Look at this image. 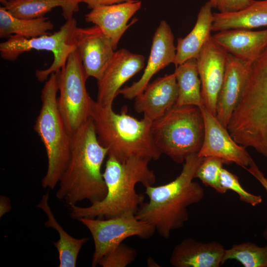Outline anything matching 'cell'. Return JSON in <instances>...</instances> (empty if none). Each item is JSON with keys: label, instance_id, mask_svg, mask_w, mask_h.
Wrapping results in <instances>:
<instances>
[{"label": "cell", "instance_id": "6da1fadb", "mask_svg": "<svg viewBox=\"0 0 267 267\" xmlns=\"http://www.w3.org/2000/svg\"><path fill=\"white\" fill-rule=\"evenodd\" d=\"M204 158L192 154L186 158L180 174L174 180L145 187L149 201L140 205L135 217L153 225L164 239L184 225L188 220V207L200 202L204 196L203 187L193 181Z\"/></svg>", "mask_w": 267, "mask_h": 267}, {"label": "cell", "instance_id": "7a4b0ae2", "mask_svg": "<svg viewBox=\"0 0 267 267\" xmlns=\"http://www.w3.org/2000/svg\"><path fill=\"white\" fill-rule=\"evenodd\" d=\"M70 160L59 181L57 198L68 206L87 199L94 203L107 193L101 167L108 150L99 142L90 118L72 135Z\"/></svg>", "mask_w": 267, "mask_h": 267}, {"label": "cell", "instance_id": "3957f363", "mask_svg": "<svg viewBox=\"0 0 267 267\" xmlns=\"http://www.w3.org/2000/svg\"><path fill=\"white\" fill-rule=\"evenodd\" d=\"M150 159L132 157L120 162L108 156L103 177L107 187L105 197L88 207L76 205L69 206L72 218L109 219L125 213H136L144 202V196L137 193L136 184L145 187L153 185L156 180L154 173L148 167Z\"/></svg>", "mask_w": 267, "mask_h": 267}, {"label": "cell", "instance_id": "277c9868", "mask_svg": "<svg viewBox=\"0 0 267 267\" xmlns=\"http://www.w3.org/2000/svg\"><path fill=\"white\" fill-rule=\"evenodd\" d=\"M90 118L98 140L108 150V156L120 162L132 157L157 160L161 153L155 146L151 135L152 122L143 117L138 120L127 113L124 106L119 113L112 107L99 104L93 100Z\"/></svg>", "mask_w": 267, "mask_h": 267}, {"label": "cell", "instance_id": "5b68a950", "mask_svg": "<svg viewBox=\"0 0 267 267\" xmlns=\"http://www.w3.org/2000/svg\"><path fill=\"white\" fill-rule=\"evenodd\" d=\"M227 130L236 143L267 158V46L250 65Z\"/></svg>", "mask_w": 267, "mask_h": 267}, {"label": "cell", "instance_id": "8992f818", "mask_svg": "<svg viewBox=\"0 0 267 267\" xmlns=\"http://www.w3.org/2000/svg\"><path fill=\"white\" fill-rule=\"evenodd\" d=\"M58 91L56 73H52L42 89L41 108L34 130L44 147L47 168L42 180L44 188H54L70 160L73 136L59 113L57 103Z\"/></svg>", "mask_w": 267, "mask_h": 267}, {"label": "cell", "instance_id": "52a82bcc", "mask_svg": "<svg viewBox=\"0 0 267 267\" xmlns=\"http://www.w3.org/2000/svg\"><path fill=\"white\" fill-rule=\"evenodd\" d=\"M151 135L155 146L177 163L200 150L204 136V122L200 108L175 104L152 122Z\"/></svg>", "mask_w": 267, "mask_h": 267}, {"label": "cell", "instance_id": "ba28073f", "mask_svg": "<svg viewBox=\"0 0 267 267\" xmlns=\"http://www.w3.org/2000/svg\"><path fill=\"white\" fill-rule=\"evenodd\" d=\"M57 74L59 113L72 135L90 118L93 100L88 93V79L77 51L69 55L65 65Z\"/></svg>", "mask_w": 267, "mask_h": 267}, {"label": "cell", "instance_id": "9c48e42d", "mask_svg": "<svg viewBox=\"0 0 267 267\" xmlns=\"http://www.w3.org/2000/svg\"><path fill=\"white\" fill-rule=\"evenodd\" d=\"M77 27V21L73 17L67 20L59 30L52 34L30 39L12 35L0 44V56L5 60L14 61L21 54L32 50L51 52L53 60L50 66L36 71L37 80L44 82L65 65L70 54L76 49L74 35Z\"/></svg>", "mask_w": 267, "mask_h": 267}, {"label": "cell", "instance_id": "30bf717a", "mask_svg": "<svg viewBox=\"0 0 267 267\" xmlns=\"http://www.w3.org/2000/svg\"><path fill=\"white\" fill-rule=\"evenodd\" d=\"M90 231L93 239L94 251L91 265L94 267L100 259L126 239L136 236L147 239L154 233L155 227L138 219L132 213H125L109 219L81 218L77 220Z\"/></svg>", "mask_w": 267, "mask_h": 267}, {"label": "cell", "instance_id": "8fae6325", "mask_svg": "<svg viewBox=\"0 0 267 267\" xmlns=\"http://www.w3.org/2000/svg\"><path fill=\"white\" fill-rule=\"evenodd\" d=\"M228 54L211 35L196 58L204 105L215 116Z\"/></svg>", "mask_w": 267, "mask_h": 267}, {"label": "cell", "instance_id": "7c38bea8", "mask_svg": "<svg viewBox=\"0 0 267 267\" xmlns=\"http://www.w3.org/2000/svg\"><path fill=\"white\" fill-rule=\"evenodd\" d=\"M200 109L204 122V136L198 156L216 157L227 164L234 163L245 169L248 168L253 160L246 147L236 143L227 129L204 106Z\"/></svg>", "mask_w": 267, "mask_h": 267}, {"label": "cell", "instance_id": "4fadbf2b", "mask_svg": "<svg viewBox=\"0 0 267 267\" xmlns=\"http://www.w3.org/2000/svg\"><path fill=\"white\" fill-rule=\"evenodd\" d=\"M74 44L87 78L92 77L98 80L115 51L110 38L98 26L77 27L74 35Z\"/></svg>", "mask_w": 267, "mask_h": 267}, {"label": "cell", "instance_id": "5bb4252c", "mask_svg": "<svg viewBox=\"0 0 267 267\" xmlns=\"http://www.w3.org/2000/svg\"><path fill=\"white\" fill-rule=\"evenodd\" d=\"M145 58L126 49L115 51L101 77L97 80L96 102L112 107L122 86L144 66Z\"/></svg>", "mask_w": 267, "mask_h": 267}, {"label": "cell", "instance_id": "9a60e30c", "mask_svg": "<svg viewBox=\"0 0 267 267\" xmlns=\"http://www.w3.org/2000/svg\"><path fill=\"white\" fill-rule=\"evenodd\" d=\"M176 54L173 33L169 24L162 20L153 35L150 55L143 74L137 82L120 89L118 94L128 99L135 98L143 91L156 73L174 63Z\"/></svg>", "mask_w": 267, "mask_h": 267}, {"label": "cell", "instance_id": "2e32d148", "mask_svg": "<svg viewBox=\"0 0 267 267\" xmlns=\"http://www.w3.org/2000/svg\"><path fill=\"white\" fill-rule=\"evenodd\" d=\"M251 63L229 53L222 85L216 106V117L227 129L231 116L245 87Z\"/></svg>", "mask_w": 267, "mask_h": 267}, {"label": "cell", "instance_id": "e0dca14e", "mask_svg": "<svg viewBox=\"0 0 267 267\" xmlns=\"http://www.w3.org/2000/svg\"><path fill=\"white\" fill-rule=\"evenodd\" d=\"M178 86L174 73L159 77L149 83L143 91L135 97L136 112L153 121L162 117L176 104Z\"/></svg>", "mask_w": 267, "mask_h": 267}, {"label": "cell", "instance_id": "ac0fdd59", "mask_svg": "<svg viewBox=\"0 0 267 267\" xmlns=\"http://www.w3.org/2000/svg\"><path fill=\"white\" fill-rule=\"evenodd\" d=\"M141 6L140 1L134 0L98 6L91 9L85 18L87 22L93 23L102 30L116 50L122 36L131 25L128 22Z\"/></svg>", "mask_w": 267, "mask_h": 267}, {"label": "cell", "instance_id": "d6986e66", "mask_svg": "<svg viewBox=\"0 0 267 267\" xmlns=\"http://www.w3.org/2000/svg\"><path fill=\"white\" fill-rule=\"evenodd\" d=\"M225 251L217 241L204 243L186 238L174 248L170 262L175 267H219L223 264Z\"/></svg>", "mask_w": 267, "mask_h": 267}, {"label": "cell", "instance_id": "ffe728a7", "mask_svg": "<svg viewBox=\"0 0 267 267\" xmlns=\"http://www.w3.org/2000/svg\"><path fill=\"white\" fill-rule=\"evenodd\" d=\"M214 41L228 53L252 63L267 46V29L252 31L231 29L212 36Z\"/></svg>", "mask_w": 267, "mask_h": 267}, {"label": "cell", "instance_id": "44dd1931", "mask_svg": "<svg viewBox=\"0 0 267 267\" xmlns=\"http://www.w3.org/2000/svg\"><path fill=\"white\" fill-rule=\"evenodd\" d=\"M213 8L209 1L203 5L191 32L184 38L177 39L176 54L174 64L176 67L188 59L196 58L210 38L213 21Z\"/></svg>", "mask_w": 267, "mask_h": 267}, {"label": "cell", "instance_id": "7402d4cb", "mask_svg": "<svg viewBox=\"0 0 267 267\" xmlns=\"http://www.w3.org/2000/svg\"><path fill=\"white\" fill-rule=\"evenodd\" d=\"M267 26V0H255L246 8L232 13H213L212 31L248 29Z\"/></svg>", "mask_w": 267, "mask_h": 267}, {"label": "cell", "instance_id": "603a6c76", "mask_svg": "<svg viewBox=\"0 0 267 267\" xmlns=\"http://www.w3.org/2000/svg\"><path fill=\"white\" fill-rule=\"evenodd\" d=\"M81 2L82 0H9L1 3L12 15L23 19L43 17L53 8L60 7L67 20L79 11Z\"/></svg>", "mask_w": 267, "mask_h": 267}, {"label": "cell", "instance_id": "cb8c5ba5", "mask_svg": "<svg viewBox=\"0 0 267 267\" xmlns=\"http://www.w3.org/2000/svg\"><path fill=\"white\" fill-rule=\"evenodd\" d=\"M49 193L42 196L37 207L46 215L47 220L45 226L51 227L59 233V239L53 242L58 253L59 264L58 267H75L78 254L83 245L89 240L88 237L80 239L74 238L67 233L57 222L48 203Z\"/></svg>", "mask_w": 267, "mask_h": 267}, {"label": "cell", "instance_id": "d4e9b609", "mask_svg": "<svg viewBox=\"0 0 267 267\" xmlns=\"http://www.w3.org/2000/svg\"><path fill=\"white\" fill-rule=\"evenodd\" d=\"M53 24L44 16L34 19L15 17L3 6L0 7V38L8 39L12 35L28 39L48 35Z\"/></svg>", "mask_w": 267, "mask_h": 267}, {"label": "cell", "instance_id": "484cf974", "mask_svg": "<svg viewBox=\"0 0 267 267\" xmlns=\"http://www.w3.org/2000/svg\"><path fill=\"white\" fill-rule=\"evenodd\" d=\"M174 73L178 86L176 104L194 105L199 108L204 106L196 59L191 58L178 66Z\"/></svg>", "mask_w": 267, "mask_h": 267}, {"label": "cell", "instance_id": "4316f807", "mask_svg": "<svg viewBox=\"0 0 267 267\" xmlns=\"http://www.w3.org/2000/svg\"><path fill=\"white\" fill-rule=\"evenodd\" d=\"M230 260L238 261L244 267H267V245L260 247L250 241L233 244L225 249L223 264Z\"/></svg>", "mask_w": 267, "mask_h": 267}, {"label": "cell", "instance_id": "83f0119b", "mask_svg": "<svg viewBox=\"0 0 267 267\" xmlns=\"http://www.w3.org/2000/svg\"><path fill=\"white\" fill-rule=\"evenodd\" d=\"M223 164V159L214 156L204 157L198 168L195 178H198L206 186H210L220 194L226 193L221 183V173Z\"/></svg>", "mask_w": 267, "mask_h": 267}, {"label": "cell", "instance_id": "f1b7e54d", "mask_svg": "<svg viewBox=\"0 0 267 267\" xmlns=\"http://www.w3.org/2000/svg\"><path fill=\"white\" fill-rule=\"evenodd\" d=\"M136 250L123 243L104 256L98 264L102 267H126L134 261Z\"/></svg>", "mask_w": 267, "mask_h": 267}, {"label": "cell", "instance_id": "f546056e", "mask_svg": "<svg viewBox=\"0 0 267 267\" xmlns=\"http://www.w3.org/2000/svg\"><path fill=\"white\" fill-rule=\"evenodd\" d=\"M221 183L226 191L231 190L236 192L239 199L245 203L256 206L262 202L261 195H255L247 192L240 184L238 177L225 169L221 173Z\"/></svg>", "mask_w": 267, "mask_h": 267}, {"label": "cell", "instance_id": "4dcf8cb0", "mask_svg": "<svg viewBox=\"0 0 267 267\" xmlns=\"http://www.w3.org/2000/svg\"><path fill=\"white\" fill-rule=\"evenodd\" d=\"M255 0H217L216 7L221 13H232L243 9Z\"/></svg>", "mask_w": 267, "mask_h": 267}, {"label": "cell", "instance_id": "1f68e13d", "mask_svg": "<svg viewBox=\"0 0 267 267\" xmlns=\"http://www.w3.org/2000/svg\"><path fill=\"white\" fill-rule=\"evenodd\" d=\"M245 170L259 181L267 192V178L259 169L254 161L251 162L250 166L246 168ZM263 235L264 238L267 239V227L263 232Z\"/></svg>", "mask_w": 267, "mask_h": 267}, {"label": "cell", "instance_id": "d6a6232c", "mask_svg": "<svg viewBox=\"0 0 267 267\" xmlns=\"http://www.w3.org/2000/svg\"><path fill=\"white\" fill-rule=\"evenodd\" d=\"M131 0H82V1L86 3L89 8L92 9L98 6L111 5Z\"/></svg>", "mask_w": 267, "mask_h": 267}, {"label": "cell", "instance_id": "836d02e7", "mask_svg": "<svg viewBox=\"0 0 267 267\" xmlns=\"http://www.w3.org/2000/svg\"><path fill=\"white\" fill-rule=\"evenodd\" d=\"M0 217L10 210L9 200L6 197L1 196L0 198Z\"/></svg>", "mask_w": 267, "mask_h": 267}, {"label": "cell", "instance_id": "e575fe53", "mask_svg": "<svg viewBox=\"0 0 267 267\" xmlns=\"http://www.w3.org/2000/svg\"><path fill=\"white\" fill-rule=\"evenodd\" d=\"M210 1L212 4V6L214 8H216L217 0H210Z\"/></svg>", "mask_w": 267, "mask_h": 267}, {"label": "cell", "instance_id": "d590c367", "mask_svg": "<svg viewBox=\"0 0 267 267\" xmlns=\"http://www.w3.org/2000/svg\"><path fill=\"white\" fill-rule=\"evenodd\" d=\"M9 0H0V2H2L4 1Z\"/></svg>", "mask_w": 267, "mask_h": 267}]
</instances>
